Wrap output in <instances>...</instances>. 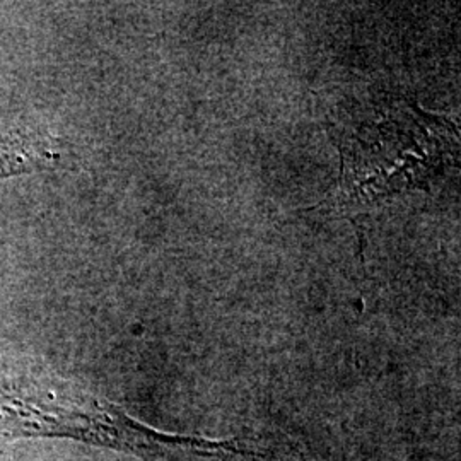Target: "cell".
I'll return each mask as SVG.
<instances>
[{"label": "cell", "instance_id": "6da1fadb", "mask_svg": "<svg viewBox=\"0 0 461 461\" xmlns=\"http://www.w3.org/2000/svg\"><path fill=\"white\" fill-rule=\"evenodd\" d=\"M0 438H66L142 456L241 453L236 441L166 434L68 386L0 383Z\"/></svg>", "mask_w": 461, "mask_h": 461}]
</instances>
